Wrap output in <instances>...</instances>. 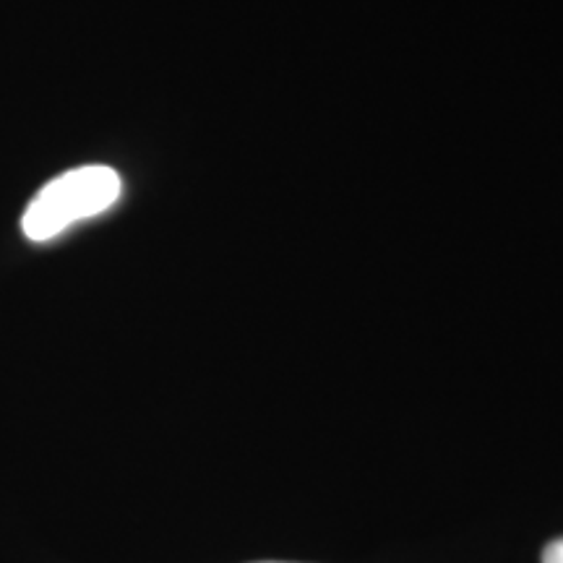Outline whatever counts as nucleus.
Here are the masks:
<instances>
[{
	"label": "nucleus",
	"mask_w": 563,
	"mask_h": 563,
	"mask_svg": "<svg viewBox=\"0 0 563 563\" xmlns=\"http://www.w3.org/2000/svg\"><path fill=\"white\" fill-rule=\"evenodd\" d=\"M258 563H290V561H258Z\"/></svg>",
	"instance_id": "7ed1b4c3"
},
{
	"label": "nucleus",
	"mask_w": 563,
	"mask_h": 563,
	"mask_svg": "<svg viewBox=\"0 0 563 563\" xmlns=\"http://www.w3.org/2000/svg\"><path fill=\"white\" fill-rule=\"evenodd\" d=\"M121 175L102 165L60 175L34 196L30 209L21 217L24 235L34 243L51 241L70 224L108 211L121 199Z\"/></svg>",
	"instance_id": "f257e3e1"
},
{
	"label": "nucleus",
	"mask_w": 563,
	"mask_h": 563,
	"mask_svg": "<svg viewBox=\"0 0 563 563\" xmlns=\"http://www.w3.org/2000/svg\"><path fill=\"white\" fill-rule=\"evenodd\" d=\"M543 563H563V538L553 540V543L545 545Z\"/></svg>",
	"instance_id": "f03ea898"
}]
</instances>
